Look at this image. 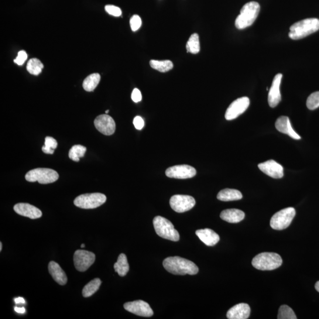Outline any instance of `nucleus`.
Here are the masks:
<instances>
[{"label": "nucleus", "instance_id": "obj_1", "mask_svg": "<svg viewBox=\"0 0 319 319\" xmlns=\"http://www.w3.org/2000/svg\"><path fill=\"white\" fill-rule=\"evenodd\" d=\"M163 264L168 272L174 275H195L199 272L196 264L179 257H168L164 260Z\"/></svg>", "mask_w": 319, "mask_h": 319}, {"label": "nucleus", "instance_id": "obj_2", "mask_svg": "<svg viewBox=\"0 0 319 319\" xmlns=\"http://www.w3.org/2000/svg\"><path fill=\"white\" fill-rule=\"evenodd\" d=\"M319 30V20L315 18L306 19L294 23L290 28L289 36L293 40L304 38Z\"/></svg>", "mask_w": 319, "mask_h": 319}, {"label": "nucleus", "instance_id": "obj_3", "mask_svg": "<svg viewBox=\"0 0 319 319\" xmlns=\"http://www.w3.org/2000/svg\"><path fill=\"white\" fill-rule=\"evenodd\" d=\"M260 11L258 3L251 2L246 3L240 12V15L235 20V26L239 30L251 26L256 21Z\"/></svg>", "mask_w": 319, "mask_h": 319}, {"label": "nucleus", "instance_id": "obj_4", "mask_svg": "<svg viewBox=\"0 0 319 319\" xmlns=\"http://www.w3.org/2000/svg\"><path fill=\"white\" fill-rule=\"evenodd\" d=\"M282 263L283 260L280 256L274 252L259 253L252 261V265L254 268L263 271L277 269Z\"/></svg>", "mask_w": 319, "mask_h": 319}, {"label": "nucleus", "instance_id": "obj_5", "mask_svg": "<svg viewBox=\"0 0 319 319\" xmlns=\"http://www.w3.org/2000/svg\"><path fill=\"white\" fill-rule=\"evenodd\" d=\"M153 225L157 234L160 237L175 242L179 241V232L175 229L172 223L168 219L157 216L153 219Z\"/></svg>", "mask_w": 319, "mask_h": 319}, {"label": "nucleus", "instance_id": "obj_6", "mask_svg": "<svg viewBox=\"0 0 319 319\" xmlns=\"http://www.w3.org/2000/svg\"><path fill=\"white\" fill-rule=\"evenodd\" d=\"M30 182L38 181L40 184H49L59 179V174L53 169L47 168H37L29 171L25 176Z\"/></svg>", "mask_w": 319, "mask_h": 319}, {"label": "nucleus", "instance_id": "obj_7", "mask_svg": "<svg viewBox=\"0 0 319 319\" xmlns=\"http://www.w3.org/2000/svg\"><path fill=\"white\" fill-rule=\"evenodd\" d=\"M296 215V210L293 208H287L276 213L270 221V226L275 230L285 229L289 227Z\"/></svg>", "mask_w": 319, "mask_h": 319}, {"label": "nucleus", "instance_id": "obj_8", "mask_svg": "<svg viewBox=\"0 0 319 319\" xmlns=\"http://www.w3.org/2000/svg\"><path fill=\"white\" fill-rule=\"evenodd\" d=\"M106 201L105 195L100 193L81 195L74 201L76 207L82 209H95L100 207Z\"/></svg>", "mask_w": 319, "mask_h": 319}, {"label": "nucleus", "instance_id": "obj_9", "mask_svg": "<svg viewBox=\"0 0 319 319\" xmlns=\"http://www.w3.org/2000/svg\"><path fill=\"white\" fill-rule=\"evenodd\" d=\"M196 204L195 199L188 195H176L171 198L170 205L173 210L183 213L190 210Z\"/></svg>", "mask_w": 319, "mask_h": 319}, {"label": "nucleus", "instance_id": "obj_10", "mask_svg": "<svg viewBox=\"0 0 319 319\" xmlns=\"http://www.w3.org/2000/svg\"><path fill=\"white\" fill-rule=\"evenodd\" d=\"M95 255L85 250H77L74 256L75 267L79 272L87 271L94 264Z\"/></svg>", "mask_w": 319, "mask_h": 319}, {"label": "nucleus", "instance_id": "obj_11", "mask_svg": "<svg viewBox=\"0 0 319 319\" xmlns=\"http://www.w3.org/2000/svg\"><path fill=\"white\" fill-rule=\"evenodd\" d=\"M249 104L250 101L248 97H244L236 99L226 109L225 115L226 119L231 121L238 118L246 110Z\"/></svg>", "mask_w": 319, "mask_h": 319}, {"label": "nucleus", "instance_id": "obj_12", "mask_svg": "<svg viewBox=\"0 0 319 319\" xmlns=\"http://www.w3.org/2000/svg\"><path fill=\"white\" fill-rule=\"evenodd\" d=\"M197 174L194 167L188 165H177L168 168L166 175L174 179H186L194 177Z\"/></svg>", "mask_w": 319, "mask_h": 319}, {"label": "nucleus", "instance_id": "obj_13", "mask_svg": "<svg viewBox=\"0 0 319 319\" xmlns=\"http://www.w3.org/2000/svg\"><path fill=\"white\" fill-rule=\"evenodd\" d=\"M126 310L130 313L142 317H151L153 315V311L150 305L143 300H136L126 303L123 305Z\"/></svg>", "mask_w": 319, "mask_h": 319}, {"label": "nucleus", "instance_id": "obj_14", "mask_svg": "<svg viewBox=\"0 0 319 319\" xmlns=\"http://www.w3.org/2000/svg\"><path fill=\"white\" fill-rule=\"evenodd\" d=\"M94 124L96 129L105 136H111L115 131L114 120L107 114L98 116L95 119Z\"/></svg>", "mask_w": 319, "mask_h": 319}, {"label": "nucleus", "instance_id": "obj_15", "mask_svg": "<svg viewBox=\"0 0 319 319\" xmlns=\"http://www.w3.org/2000/svg\"><path fill=\"white\" fill-rule=\"evenodd\" d=\"M261 171L274 179H281L284 176V169L282 166L273 160L267 161L258 165Z\"/></svg>", "mask_w": 319, "mask_h": 319}, {"label": "nucleus", "instance_id": "obj_16", "mask_svg": "<svg viewBox=\"0 0 319 319\" xmlns=\"http://www.w3.org/2000/svg\"><path fill=\"white\" fill-rule=\"evenodd\" d=\"M282 78V74L276 75L274 78L272 87L270 89L268 101L269 105L272 108H275L281 100L280 87Z\"/></svg>", "mask_w": 319, "mask_h": 319}, {"label": "nucleus", "instance_id": "obj_17", "mask_svg": "<svg viewBox=\"0 0 319 319\" xmlns=\"http://www.w3.org/2000/svg\"><path fill=\"white\" fill-rule=\"evenodd\" d=\"M14 210L19 215L32 219H38L42 216L39 209L29 204H17L14 207Z\"/></svg>", "mask_w": 319, "mask_h": 319}, {"label": "nucleus", "instance_id": "obj_18", "mask_svg": "<svg viewBox=\"0 0 319 319\" xmlns=\"http://www.w3.org/2000/svg\"><path fill=\"white\" fill-rule=\"evenodd\" d=\"M276 128L278 131L289 135L294 140H300L301 137L298 135L291 126L289 118L286 116H281L277 119Z\"/></svg>", "mask_w": 319, "mask_h": 319}, {"label": "nucleus", "instance_id": "obj_19", "mask_svg": "<svg viewBox=\"0 0 319 319\" xmlns=\"http://www.w3.org/2000/svg\"><path fill=\"white\" fill-rule=\"evenodd\" d=\"M251 308L248 304L239 303L230 308L226 314L229 319H246L249 317Z\"/></svg>", "mask_w": 319, "mask_h": 319}, {"label": "nucleus", "instance_id": "obj_20", "mask_svg": "<svg viewBox=\"0 0 319 319\" xmlns=\"http://www.w3.org/2000/svg\"><path fill=\"white\" fill-rule=\"evenodd\" d=\"M196 234L206 245L214 246L219 241V236L211 229H199L196 231Z\"/></svg>", "mask_w": 319, "mask_h": 319}, {"label": "nucleus", "instance_id": "obj_21", "mask_svg": "<svg viewBox=\"0 0 319 319\" xmlns=\"http://www.w3.org/2000/svg\"><path fill=\"white\" fill-rule=\"evenodd\" d=\"M49 272L54 281L60 285L63 286L67 284L68 278L60 266L54 262H51L49 264Z\"/></svg>", "mask_w": 319, "mask_h": 319}, {"label": "nucleus", "instance_id": "obj_22", "mask_svg": "<svg viewBox=\"0 0 319 319\" xmlns=\"http://www.w3.org/2000/svg\"><path fill=\"white\" fill-rule=\"evenodd\" d=\"M220 217L225 221L229 223H238L245 218V213L237 209H229L223 211Z\"/></svg>", "mask_w": 319, "mask_h": 319}, {"label": "nucleus", "instance_id": "obj_23", "mask_svg": "<svg viewBox=\"0 0 319 319\" xmlns=\"http://www.w3.org/2000/svg\"><path fill=\"white\" fill-rule=\"evenodd\" d=\"M218 200L224 202L238 201L242 198L241 192L231 188H225L219 192L217 195Z\"/></svg>", "mask_w": 319, "mask_h": 319}, {"label": "nucleus", "instance_id": "obj_24", "mask_svg": "<svg viewBox=\"0 0 319 319\" xmlns=\"http://www.w3.org/2000/svg\"><path fill=\"white\" fill-rule=\"evenodd\" d=\"M114 269L119 276H126L130 270L127 259L124 253H121L118 257L117 262L114 264Z\"/></svg>", "mask_w": 319, "mask_h": 319}, {"label": "nucleus", "instance_id": "obj_25", "mask_svg": "<svg viewBox=\"0 0 319 319\" xmlns=\"http://www.w3.org/2000/svg\"><path fill=\"white\" fill-rule=\"evenodd\" d=\"M101 80V76L99 74H92L85 78L83 82V88L86 91H94L97 88Z\"/></svg>", "mask_w": 319, "mask_h": 319}, {"label": "nucleus", "instance_id": "obj_26", "mask_svg": "<svg viewBox=\"0 0 319 319\" xmlns=\"http://www.w3.org/2000/svg\"><path fill=\"white\" fill-rule=\"evenodd\" d=\"M151 67L154 70L160 72V73H167V72L172 70L173 63L172 61L166 60H152L150 61Z\"/></svg>", "mask_w": 319, "mask_h": 319}, {"label": "nucleus", "instance_id": "obj_27", "mask_svg": "<svg viewBox=\"0 0 319 319\" xmlns=\"http://www.w3.org/2000/svg\"><path fill=\"white\" fill-rule=\"evenodd\" d=\"M101 284L99 279H95L86 285L82 290V295L84 297H91L99 290Z\"/></svg>", "mask_w": 319, "mask_h": 319}, {"label": "nucleus", "instance_id": "obj_28", "mask_svg": "<svg viewBox=\"0 0 319 319\" xmlns=\"http://www.w3.org/2000/svg\"><path fill=\"white\" fill-rule=\"evenodd\" d=\"M200 37L197 33L192 34L186 44L188 53L197 54L200 51Z\"/></svg>", "mask_w": 319, "mask_h": 319}, {"label": "nucleus", "instance_id": "obj_29", "mask_svg": "<svg viewBox=\"0 0 319 319\" xmlns=\"http://www.w3.org/2000/svg\"><path fill=\"white\" fill-rule=\"evenodd\" d=\"M44 66L43 64L38 59L36 58H33L30 59L27 65V71L29 72L30 74L33 75H39L43 70Z\"/></svg>", "mask_w": 319, "mask_h": 319}, {"label": "nucleus", "instance_id": "obj_30", "mask_svg": "<svg viewBox=\"0 0 319 319\" xmlns=\"http://www.w3.org/2000/svg\"><path fill=\"white\" fill-rule=\"evenodd\" d=\"M87 152V148L81 145H75L69 152V157L74 162H80V158L83 157Z\"/></svg>", "mask_w": 319, "mask_h": 319}, {"label": "nucleus", "instance_id": "obj_31", "mask_svg": "<svg viewBox=\"0 0 319 319\" xmlns=\"http://www.w3.org/2000/svg\"><path fill=\"white\" fill-rule=\"evenodd\" d=\"M277 318L279 319H296L297 317L291 308L287 305L281 306L279 310Z\"/></svg>", "mask_w": 319, "mask_h": 319}, {"label": "nucleus", "instance_id": "obj_32", "mask_svg": "<svg viewBox=\"0 0 319 319\" xmlns=\"http://www.w3.org/2000/svg\"><path fill=\"white\" fill-rule=\"evenodd\" d=\"M57 141L53 137H47L44 142V146L42 147V151L44 153L52 154L54 150L57 148Z\"/></svg>", "mask_w": 319, "mask_h": 319}, {"label": "nucleus", "instance_id": "obj_33", "mask_svg": "<svg viewBox=\"0 0 319 319\" xmlns=\"http://www.w3.org/2000/svg\"><path fill=\"white\" fill-rule=\"evenodd\" d=\"M306 105L310 110H314L319 107V91L314 92L308 97Z\"/></svg>", "mask_w": 319, "mask_h": 319}, {"label": "nucleus", "instance_id": "obj_34", "mask_svg": "<svg viewBox=\"0 0 319 319\" xmlns=\"http://www.w3.org/2000/svg\"><path fill=\"white\" fill-rule=\"evenodd\" d=\"M130 23L133 32H136V31L138 30L140 28L141 26H142V19H141L139 16L134 15L131 19H130Z\"/></svg>", "mask_w": 319, "mask_h": 319}, {"label": "nucleus", "instance_id": "obj_35", "mask_svg": "<svg viewBox=\"0 0 319 319\" xmlns=\"http://www.w3.org/2000/svg\"><path fill=\"white\" fill-rule=\"evenodd\" d=\"M105 10L109 15L115 17H119L122 15L121 10L118 7L113 5H107L105 7Z\"/></svg>", "mask_w": 319, "mask_h": 319}, {"label": "nucleus", "instance_id": "obj_36", "mask_svg": "<svg viewBox=\"0 0 319 319\" xmlns=\"http://www.w3.org/2000/svg\"><path fill=\"white\" fill-rule=\"evenodd\" d=\"M27 59V54L25 51L22 50L20 51L18 53V55H17V57L14 60L15 63L17 65H19V66H21L23 65L24 63L25 62L26 60Z\"/></svg>", "mask_w": 319, "mask_h": 319}, {"label": "nucleus", "instance_id": "obj_37", "mask_svg": "<svg viewBox=\"0 0 319 319\" xmlns=\"http://www.w3.org/2000/svg\"><path fill=\"white\" fill-rule=\"evenodd\" d=\"M133 123L136 129L138 130H142L144 126H145V121L140 116H136L135 119H134Z\"/></svg>", "mask_w": 319, "mask_h": 319}, {"label": "nucleus", "instance_id": "obj_38", "mask_svg": "<svg viewBox=\"0 0 319 319\" xmlns=\"http://www.w3.org/2000/svg\"><path fill=\"white\" fill-rule=\"evenodd\" d=\"M132 100L136 103L142 101V93H141L140 91L138 90V89L135 88V90H133L132 94Z\"/></svg>", "mask_w": 319, "mask_h": 319}, {"label": "nucleus", "instance_id": "obj_39", "mask_svg": "<svg viewBox=\"0 0 319 319\" xmlns=\"http://www.w3.org/2000/svg\"><path fill=\"white\" fill-rule=\"evenodd\" d=\"M15 310L17 312V313L20 314H24L26 312V309L25 307H15Z\"/></svg>", "mask_w": 319, "mask_h": 319}, {"label": "nucleus", "instance_id": "obj_40", "mask_svg": "<svg viewBox=\"0 0 319 319\" xmlns=\"http://www.w3.org/2000/svg\"><path fill=\"white\" fill-rule=\"evenodd\" d=\"M15 303L17 304H25L26 303V301L23 297H18L16 298L15 299Z\"/></svg>", "mask_w": 319, "mask_h": 319}, {"label": "nucleus", "instance_id": "obj_41", "mask_svg": "<svg viewBox=\"0 0 319 319\" xmlns=\"http://www.w3.org/2000/svg\"><path fill=\"white\" fill-rule=\"evenodd\" d=\"M315 289L319 292V281L315 284Z\"/></svg>", "mask_w": 319, "mask_h": 319}, {"label": "nucleus", "instance_id": "obj_42", "mask_svg": "<svg viewBox=\"0 0 319 319\" xmlns=\"http://www.w3.org/2000/svg\"><path fill=\"white\" fill-rule=\"evenodd\" d=\"M2 248H3V244L2 243H0V251H2Z\"/></svg>", "mask_w": 319, "mask_h": 319}, {"label": "nucleus", "instance_id": "obj_43", "mask_svg": "<svg viewBox=\"0 0 319 319\" xmlns=\"http://www.w3.org/2000/svg\"><path fill=\"white\" fill-rule=\"evenodd\" d=\"M84 247H85V244H82V245H81V248H84Z\"/></svg>", "mask_w": 319, "mask_h": 319}, {"label": "nucleus", "instance_id": "obj_44", "mask_svg": "<svg viewBox=\"0 0 319 319\" xmlns=\"http://www.w3.org/2000/svg\"><path fill=\"white\" fill-rule=\"evenodd\" d=\"M108 112H109V110H106L105 111L106 114H107Z\"/></svg>", "mask_w": 319, "mask_h": 319}]
</instances>
